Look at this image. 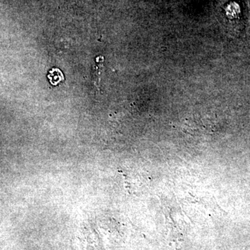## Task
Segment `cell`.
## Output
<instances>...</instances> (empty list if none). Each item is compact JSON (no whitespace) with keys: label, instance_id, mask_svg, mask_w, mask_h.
Returning a JSON list of instances; mask_svg holds the SVG:
<instances>
[{"label":"cell","instance_id":"7a4b0ae2","mask_svg":"<svg viewBox=\"0 0 250 250\" xmlns=\"http://www.w3.org/2000/svg\"><path fill=\"white\" fill-rule=\"evenodd\" d=\"M47 78L50 82L51 84L58 85L59 83L64 80V76L62 72L58 68H53L49 72Z\"/></svg>","mask_w":250,"mask_h":250},{"label":"cell","instance_id":"6da1fadb","mask_svg":"<svg viewBox=\"0 0 250 250\" xmlns=\"http://www.w3.org/2000/svg\"><path fill=\"white\" fill-rule=\"evenodd\" d=\"M104 58L103 56H100L95 61V65L93 70V81L95 85L99 88L100 85V80L103 75L104 70Z\"/></svg>","mask_w":250,"mask_h":250}]
</instances>
